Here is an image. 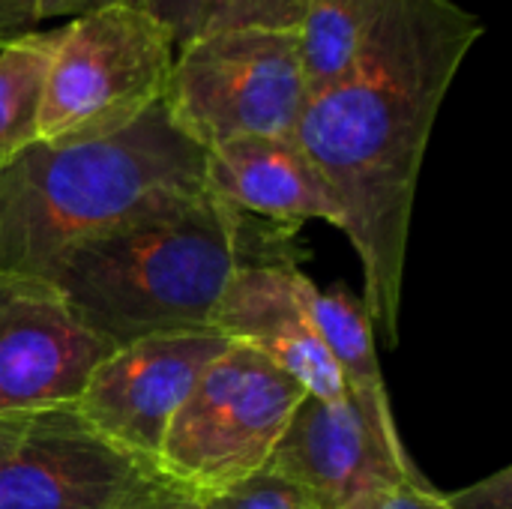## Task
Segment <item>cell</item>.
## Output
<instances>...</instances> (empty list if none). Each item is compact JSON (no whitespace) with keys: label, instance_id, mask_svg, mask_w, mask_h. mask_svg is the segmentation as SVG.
I'll return each instance as SVG.
<instances>
[{"label":"cell","instance_id":"1","mask_svg":"<svg viewBox=\"0 0 512 509\" xmlns=\"http://www.w3.org/2000/svg\"><path fill=\"white\" fill-rule=\"evenodd\" d=\"M483 33V18L456 0H390L351 72L306 99L294 132L342 207V234L363 270V306L390 345L399 342L426 144Z\"/></svg>","mask_w":512,"mask_h":509},{"label":"cell","instance_id":"2","mask_svg":"<svg viewBox=\"0 0 512 509\" xmlns=\"http://www.w3.org/2000/svg\"><path fill=\"white\" fill-rule=\"evenodd\" d=\"M297 228L204 192L69 249L48 276L69 312L108 345L213 330L243 267H300Z\"/></svg>","mask_w":512,"mask_h":509},{"label":"cell","instance_id":"3","mask_svg":"<svg viewBox=\"0 0 512 509\" xmlns=\"http://www.w3.org/2000/svg\"><path fill=\"white\" fill-rule=\"evenodd\" d=\"M204 159L165 102L102 138L33 141L0 162V276L48 282L69 249L204 195Z\"/></svg>","mask_w":512,"mask_h":509},{"label":"cell","instance_id":"4","mask_svg":"<svg viewBox=\"0 0 512 509\" xmlns=\"http://www.w3.org/2000/svg\"><path fill=\"white\" fill-rule=\"evenodd\" d=\"M174 57L171 33L129 3L60 24L36 141L72 144L132 126L165 102Z\"/></svg>","mask_w":512,"mask_h":509},{"label":"cell","instance_id":"5","mask_svg":"<svg viewBox=\"0 0 512 509\" xmlns=\"http://www.w3.org/2000/svg\"><path fill=\"white\" fill-rule=\"evenodd\" d=\"M303 387L267 357L228 345L174 414L156 468L189 501L264 471Z\"/></svg>","mask_w":512,"mask_h":509},{"label":"cell","instance_id":"6","mask_svg":"<svg viewBox=\"0 0 512 509\" xmlns=\"http://www.w3.org/2000/svg\"><path fill=\"white\" fill-rule=\"evenodd\" d=\"M309 90L297 30L234 27L195 36L174 57L165 108L204 150L234 138H294Z\"/></svg>","mask_w":512,"mask_h":509},{"label":"cell","instance_id":"7","mask_svg":"<svg viewBox=\"0 0 512 509\" xmlns=\"http://www.w3.org/2000/svg\"><path fill=\"white\" fill-rule=\"evenodd\" d=\"M189 501L153 462L87 429L78 414L30 417L0 456V509H162Z\"/></svg>","mask_w":512,"mask_h":509},{"label":"cell","instance_id":"8","mask_svg":"<svg viewBox=\"0 0 512 509\" xmlns=\"http://www.w3.org/2000/svg\"><path fill=\"white\" fill-rule=\"evenodd\" d=\"M267 471L300 486L324 509H342L369 492L423 480L399 438L393 411H381L348 390L342 399L303 393Z\"/></svg>","mask_w":512,"mask_h":509},{"label":"cell","instance_id":"9","mask_svg":"<svg viewBox=\"0 0 512 509\" xmlns=\"http://www.w3.org/2000/svg\"><path fill=\"white\" fill-rule=\"evenodd\" d=\"M228 345L216 330L147 336L117 345L90 372L72 411L108 444L156 465L174 414Z\"/></svg>","mask_w":512,"mask_h":509},{"label":"cell","instance_id":"10","mask_svg":"<svg viewBox=\"0 0 512 509\" xmlns=\"http://www.w3.org/2000/svg\"><path fill=\"white\" fill-rule=\"evenodd\" d=\"M111 348L48 282L0 276V420L75 408Z\"/></svg>","mask_w":512,"mask_h":509},{"label":"cell","instance_id":"11","mask_svg":"<svg viewBox=\"0 0 512 509\" xmlns=\"http://www.w3.org/2000/svg\"><path fill=\"white\" fill-rule=\"evenodd\" d=\"M303 279L300 267H243L213 312V330L267 357L306 393L342 399L345 384L312 324Z\"/></svg>","mask_w":512,"mask_h":509},{"label":"cell","instance_id":"12","mask_svg":"<svg viewBox=\"0 0 512 509\" xmlns=\"http://www.w3.org/2000/svg\"><path fill=\"white\" fill-rule=\"evenodd\" d=\"M204 186L225 204L300 228L309 219L342 231V207L297 138H234L204 159Z\"/></svg>","mask_w":512,"mask_h":509},{"label":"cell","instance_id":"13","mask_svg":"<svg viewBox=\"0 0 512 509\" xmlns=\"http://www.w3.org/2000/svg\"><path fill=\"white\" fill-rule=\"evenodd\" d=\"M303 297L345 390L381 411H393L375 348V324L363 306V297H354L348 288L321 291L309 276L303 279Z\"/></svg>","mask_w":512,"mask_h":509},{"label":"cell","instance_id":"14","mask_svg":"<svg viewBox=\"0 0 512 509\" xmlns=\"http://www.w3.org/2000/svg\"><path fill=\"white\" fill-rule=\"evenodd\" d=\"M387 3L390 0H306L297 42L309 96L351 72Z\"/></svg>","mask_w":512,"mask_h":509},{"label":"cell","instance_id":"15","mask_svg":"<svg viewBox=\"0 0 512 509\" xmlns=\"http://www.w3.org/2000/svg\"><path fill=\"white\" fill-rule=\"evenodd\" d=\"M54 30H36L0 45V162L18 156L36 141V123L57 45Z\"/></svg>","mask_w":512,"mask_h":509},{"label":"cell","instance_id":"16","mask_svg":"<svg viewBox=\"0 0 512 509\" xmlns=\"http://www.w3.org/2000/svg\"><path fill=\"white\" fill-rule=\"evenodd\" d=\"M195 509H324L300 486L273 471H258L249 480L195 501Z\"/></svg>","mask_w":512,"mask_h":509},{"label":"cell","instance_id":"17","mask_svg":"<svg viewBox=\"0 0 512 509\" xmlns=\"http://www.w3.org/2000/svg\"><path fill=\"white\" fill-rule=\"evenodd\" d=\"M303 9L306 0H207L201 33L234 27L297 30L303 21Z\"/></svg>","mask_w":512,"mask_h":509},{"label":"cell","instance_id":"18","mask_svg":"<svg viewBox=\"0 0 512 509\" xmlns=\"http://www.w3.org/2000/svg\"><path fill=\"white\" fill-rule=\"evenodd\" d=\"M129 6L159 21L171 33L177 51L189 45L195 36H201L204 12H207V0H129Z\"/></svg>","mask_w":512,"mask_h":509},{"label":"cell","instance_id":"19","mask_svg":"<svg viewBox=\"0 0 512 509\" xmlns=\"http://www.w3.org/2000/svg\"><path fill=\"white\" fill-rule=\"evenodd\" d=\"M342 509H453L447 495L432 489L423 480H411V483H396L378 492H369L357 501H351Z\"/></svg>","mask_w":512,"mask_h":509},{"label":"cell","instance_id":"20","mask_svg":"<svg viewBox=\"0 0 512 509\" xmlns=\"http://www.w3.org/2000/svg\"><path fill=\"white\" fill-rule=\"evenodd\" d=\"M453 509H512V471L504 468L462 492L447 495Z\"/></svg>","mask_w":512,"mask_h":509},{"label":"cell","instance_id":"21","mask_svg":"<svg viewBox=\"0 0 512 509\" xmlns=\"http://www.w3.org/2000/svg\"><path fill=\"white\" fill-rule=\"evenodd\" d=\"M39 0H0V45L39 30Z\"/></svg>","mask_w":512,"mask_h":509},{"label":"cell","instance_id":"22","mask_svg":"<svg viewBox=\"0 0 512 509\" xmlns=\"http://www.w3.org/2000/svg\"><path fill=\"white\" fill-rule=\"evenodd\" d=\"M129 0H39V21H57V18H81L108 6H123Z\"/></svg>","mask_w":512,"mask_h":509},{"label":"cell","instance_id":"23","mask_svg":"<svg viewBox=\"0 0 512 509\" xmlns=\"http://www.w3.org/2000/svg\"><path fill=\"white\" fill-rule=\"evenodd\" d=\"M30 420H0V456L21 438Z\"/></svg>","mask_w":512,"mask_h":509},{"label":"cell","instance_id":"24","mask_svg":"<svg viewBox=\"0 0 512 509\" xmlns=\"http://www.w3.org/2000/svg\"><path fill=\"white\" fill-rule=\"evenodd\" d=\"M162 509H195V501H177V504H168Z\"/></svg>","mask_w":512,"mask_h":509}]
</instances>
